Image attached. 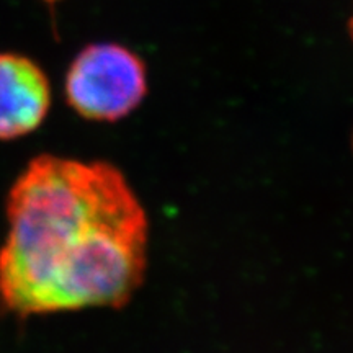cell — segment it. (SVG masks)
Wrapping results in <instances>:
<instances>
[{
    "label": "cell",
    "instance_id": "3957f363",
    "mask_svg": "<svg viewBox=\"0 0 353 353\" xmlns=\"http://www.w3.org/2000/svg\"><path fill=\"white\" fill-rule=\"evenodd\" d=\"M51 105L43 69L21 54H0V139H17L37 130Z\"/></svg>",
    "mask_w": 353,
    "mask_h": 353
},
{
    "label": "cell",
    "instance_id": "277c9868",
    "mask_svg": "<svg viewBox=\"0 0 353 353\" xmlns=\"http://www.w3.org/2000/svg\"><path fill=\"white\" fill-rule=\"evenodd\" d=\"M348 30H350V34H352V39H353V17H352L350 23H348Z\"/></svg>",
    "mask_w": 353,
    "mask_h": 353
},
{
    "label": "cell",
    "instance_id": "5b68a950",
    "mask_svg": "<svg viewBox=\"0 0 353 353\" xmlns=\"http://www.w3.org/2000/svg\"><path fill=\"white\" fill-rule=\"evenodd\" d=\"M48 2H52V0H48Z\"/></svg>",
    "mask_w": 353,
    "mask_h": 353
},
{
    "label": "cell",
    "instance_id": "6da1fadb",
    "mask_svg": "<svg viewBox=\"0 0 353 353\" xmlns=\"http://www.w3.org/2000/svg\"><path fill=\"white\" fill-rule=\"evenodd\" d=\"M0 303L17 316L121 306L143 280L148 221L103 162L39 156L7 200Z\"/></svg>",
    "mask_w": 353,
    "mask_h": 353
},
{
    "label": "cell",
    "instance_id": "7a4b0ae2",
    "mask_svg": "<svg viewBox=\"0 0 353 353\" xmlns=\"http://www.w3.org/2000/svg\"><path fill=\"white\" fill-rule=\"evenodd\" d=\"M148 92L141 57L117 43H95L76 56L65 76V99L81 117L117 121L130 114Z\"/></svg>",
    "mask_w": 353,
    "mask_h": 353
}]
</instances>
